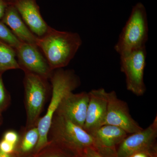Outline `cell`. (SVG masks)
<instances>
[{
    "instance_id": "22",
    "label": "cell",
    "mask_w": 157,
    "mask_h": 157,
    "mask_svg": "<svg viewBox=\"0 0 157 157\" xmlns=\"http://www.w3.org/2000/svg\"><path fill=\"white\" fill-rule=\"evenodd\" d=\"M6 6L2 0H0V20L3 18L6 13Z\"/></svg>"
},
{
    "instance_id": "4",
    "label": "cell",
    "mask_w": 157,
    "mask_h": 157,
    "mask_svg": "<svg viewBox=\"0 0 157 157\" xmlns=\"http://www.w3.org/2000/svg\"><path fill=\"white\" fill-rule=\"evenodd\" d=\"M49 133L54 141L71 150L77 157H82L86 149L94 148V138L90 134L83 128L56 114L54 116Z\"/></svg>"
},
{
    "instance_id": "14",
    "label": "cell",
    "mask_w": 157,
    "mask_h": 157,
    "mask_svg": "<svg viewBox=\"0 0 157 157\" xmlns=\"http://www.w3.org/2000/svg\"><path fill=\"white\" fill-rule=\"evenodd\" d=\"M2 22L21 42L37 45L38 37L30 30L14 6H10L7 9Z\"/></svg>"
},
{
    "instance_id": "12",
    "label": "cell",
    "mask_w": 157,
    "mask_h": 157,
    "mask_svg": "<svg viewBox=\"0 0 157 157\" xmlns=\"http://www.w3.org/2000/svg\"><path fill=\"white\" fill-rule=\"evenodd\" d=\"M88 94L89 101L83 129L91 135L103 125L107 113L108 92L100 88L92 90Z\"/></svg>"
},
{
    "instance_id": "20",
    "label": "cell",
    "mask_w": 157,
    "mask_h": 157,
    "mask_svg": "<svg viewBox=\"0 0 157 157\" xmlns=\"http://www.w3.org/2000/svg\"><path fill=\"white\" fill-rule=\"evenodd\" d=\"M6 90L1 76H0V110L2 109L6 104Z\"/></svg>"
},
{
    "instance_id": "21",
    "label": "cell",
    "mask_w": 157,
    "mask_h": 157,
    "mask_svg": "<svg viewBox=\"0 0 157 157\" xmlns=\"http://www.w3.org/2000/svg\"><path fill=\"white\" fill-rule=\"evenodd\" d=\"M83 156L84 157H104L93 147H89L86 149L84 151Z\"/></svg>"
},
{
    "instance_id": "11",
    "label": "cell",
    "mask_w": 157,
    "mask_h": 157,
    "mask_svg": "<svg viewBox=\"0 0 157 157\" xmlns=\"http://www.w3.org/2000/svg\"><path fill=\"white\" fill-rule=\"evenodd\" d=\"M94 140V147L104 157H117L116 146L128 136L119 127L104 125L91 135Z\"/></svg>"
},
{
    "instance_id": "26",
    "label": "cell",
    "mask_w": 157,
    "mask_h": 157,
    "mask_svg": "<svg viewBox=\"0 0 157 157\" xmlns=\"http://www.w3.org/2000/svg\"><path fill=\"white\" fill-rule=\"evenodd\" d=\"M82 157H83V156H82Z\"/></svg>"
},
{
    "instance_id": "18",
    "label": "cell",
    "mask_w": 157,
    "mask_h": 157,
    "mask_svg": "<svg viewBox=\"0 0 157 157\" xmlns=\"http://www.w3.org/2000/svg\"><path fill=\"white\" fill-rule=\"evenodd\" d=\"M19 139V136L17 132L13 131H8L5 133L4 136V140L9 143L16 145Z\"/></svg>"
},
{
    "instance_id": "6",
    "label": "cell",
    "mask_w": 157,
    "mask_h": 157,
    "mask_svg": "<svg viewBox=\"0 0 157 157\" xmlns=\"http://www.w3.org/2000/svg\"><path fill=\"white\" fill-rule=\"evenodd\" d=\"M146 59V47L120 56L121 70L125 75L127 90L137 96L146 91L144 80Z\"/></svg>"
},
{
    "instance_id": "17",
    "label": "cell",
    "mask_w": 157,
    "mask_h": 157,
    "mask_svg": "<svg viewBox=\"0 0 157 157\" xmlns=\"http://www.w3.org/2000/svg\"><path fill=\"white\" fill-rule=\"evenodd\" d=\"M0 40L15 50L19 47L22 42L3 22H0Z\"/></svg>"
},
{
    "instance_id": "19",
    "label": "cell",
    "mask_w": 157,
    "mask_h": 157,
    "mask_svg": "<svg viewBox=\"0 0 157 157\" xmlns=\"http://www.w3.org/2000/svg\"><path fill=\"white\" fill-rule=\"evenodd\" d=\"M15 145L3 140L0 142V151L5 153L10 154L14 151Z\"/></svg>"
},
{
    "instance_id": "27",
    "label": "cell",
    "mask_w": 157,
    "mask_h": 157,
    "mask_svg": "<svg viewBox=\"0 0 157 157\" xmlns=\"http://www.w3.org/2000/svg\"><path fill=\"white\" fill-rule=\"evenodd\" d=\"M131 157V156H130V157Z\"/></svg>"
},
{
    "instance_id": "8",
    "label": "cell",
    "mask_w": 157,
    "mask_h": 157,
    "mask_svg": "<svg viewBox=\"0 0 157 157\" xmlns=\"http://www.w3.org/2000/svg\"><path fill=\"white\" fill-rule=\"evenodd\" d=\"M107 96V113L103 125H110L119 127L128 134L143 130V128L132 117L126 102L118 98L114 91L108 92Z\"/></svg>"
},
{
    "instance_id": "24",
    "label": "cell",
    "mask_w": 157,
    "mask_h": 157,
    "mask_svg": "<svg viewBox=\"0 0 157 157\" xmlns=\"http://www.w3.org/2000/svg\"><path fill=\"white\" fill-rule=\"evenodd\" d=\"M0 157H11L9 154L5 153L0 151Z\"/></svg>"
},
{
    "instance_id": "23",
    "label": "cell",
    "mask_w": 157,
    "mask_h": 157,
    "mask_svg": "<svg viewBox=\"0 0 157 157\" xmlns=\"http://www.w3.org/2000/svg\"><path fill=\"white\" fill-rule=\"evenodd\" d=\"M131 157H149L148 155L146 153L144 152H137L136 153L134 154Z\"/></svg>"
},
{
    "instance_id": "5",
    "label": "cell",
    "mask_w": 157,
    "mask_h": 157,
    "mask_svg": "<svg viewBox=\"0 0 157 157\" xmlns=\"http://www.w3.org/2000/svg\"><path fill=\"white\" fill-rule=\"evenodd\" d=\"M25 73L24 84L27 127L29 128L34 126L39 121L45 104L48 86L46 78L29 72Z\"/></svg>"
},
{
    "instance_id": "3",
    "label": "cell",
    "mask_w": 157,
    "mask_h": 157,
    "mask_svg": "<svg viewBox=\"0 0 157 157\" xmlns=\"http://www.w3.org/2000/svg\"><path fill=\"white\" fill-rule=\"evenodd\" d=\"M148 38V26L146 11L138 3L132 13L120 35L114 49L120 56L145 47Z\"/></svg>"
},
{
    "instance_id": "25",
    "label": "cell",
    "mask_w": 157,
    "mask_h": 157,
    "mask_svg": "<svg viewBox=\"0 0 157 157\" xmlns=\"http://www.w3.org/2000/svg\"><path fill=\"white\" fill-rule=\"evenodd\" d=\"M46 157H66L65 156L61 155H51L49 156Z\"/></svg>"
},
{
    "instance_id": "9",
    "label": "cell",
    "mask_w": 157,
    "mask_h": 157,
    "mask_svg": "<svg viewBox=\"0 0 157 157\" xmlns=\"http://www.w3.org/2000/svg\"><path fill=\"white\" fill-rule=\"evenodd\" d=\"M15 51L21 69L47 79L50 78L53 70L36 45L21 42Z\"/></svg>"
},
{
    "instance_id": "13",
    "label": "cell",
    "mask_w": 157,
    "mask_h": 157,
    "mask_svg": "<svg viewBox=\"0 0 157 157\" xmlns=\"http://www.w3.org/2000/svg\"><path fill=\"white\" fill-rule=\"evenodd\" d=\"M13 6L36 36L41 38L48 32L50 27L42 18L34 0H15Z\"/></svg>"
},
{
    "instance_id": "16",
    "label": "cell",
    "mask_w": 157,
    "mask_h": 157,
    "mask_svg": "<svg viewBox=\"0 0 157 157\" xmlns=\"http://www.w3.org/2000/svg\"><path fill=\"white\" fill-rule=\"evenodd\" d=\"M23 137L21 149L24 153L30 151L36 147L39 139V132L36 126L29 128Z\"/></svg>"
},
{
    "instance_id": "15",
    "label": "cell",
    "mask_w": 157,
    "mask_h": 157,
    "mask_svg": "<svg viewBox=\"0 0 157 157\" xmlns=\"http://www.w3.org/2000/svg\"><path fill=\"white\" fill-rule=\"evenodd\" d=\"M16 57L15 49L5 42L0 41V72L21 69Z\"/></svg>"
},
{
    "instance_id": "2",
    "label": "cell",
    "mask_w": 157,
    "mask_h": 157,
    "mask_svg": "<svg viewBox=\"0 0 157 157\" xmlns=\"http://www.w3.org/2000/svg\"><path fill=\"white\" fill-rule=\"evenodd\" d=\"M50 78L52 87L50 103L45 116L39 120L36 125L39 135L36 147L38 151L48 144V133L60 103L65 96L73 92L80 84L78 77L73 71L62 68L53 70Z\"/></svg>"
},
{
    "instance_id": "10",
    "label": "cell",
    "mask_w": 157,
    "mask_h": 157,
    "mask_svg": "<svg viewBox=\"0 0 157 157\" xmlns=\"http://www.w3.org/2000/svg\"><path fill=\"white\" fill-rule=\"evenodd\" d=\"M89 101L88 93H69L62 100L55 114L83 128Z\"/></svg>"
},
{
    "instance_id": "7",
    "label": "cell",
    "mask_w": 157,
    "mask_h": 157,
    "mask_svg": "<svg viewBox=\"0 0 157 157\" xmlns=\"http://www.w3.org/2000/svg\"><path fill=\"white\" fill-rule=\"evenodd\" d=\"M157 116L147 128L127 136L119 144L117 157H129L137 152H144L149 157H156Z\"/></svg>"
},
{
    "instance_id": "1",
    "label": "cell",
    "mask_w": 157,
    "mask_h": 157,
    "mask_svg": "<svg viewBox=\"0 0 157 157\" xmlns=\"http://www.w3.org/2000/svg\"><path fill=\"white\" fill-rule=\"evenodd\" d=\"M82 43L77 33L56 30L50 27L38 38L37 45L52 70L67 67L75 56Z\"/></svg>"
}]
</instances>
